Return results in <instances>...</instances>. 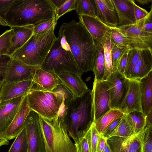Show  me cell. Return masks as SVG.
Here are the masks:
<instances>
[{"label": "cell", "instance_id": "6da1fadb", "mask_svg": "<svg viewBox=\"0 0 152 152\" xmlns=\"http://www.w3.org/2000/svg\"><path fill=\"white\" fill-rule=\"evenodd\" d=\"M64 107L58 117L62 120L75 143L80 141L94 122L92 91L82 96L64 101Z\"/></svg>", "mask_w": 152, "mask_h": 152}, {"label": "cell", "instance_id": "7a4b0ae2", "mask_svg": "<svg viewBox=\"0 0 152 152\" xmlns=\"http://www.w3.org/2000/svg\"><path fill=\"white\" fill-rule=\"evenodd\" d=\"M61 26L79 69L83 74L93 71L96 43L91 35L81 22L74 20Z\"/></svg>", "mask_w": 152, "mask_h": 152}, {"label": "cell", "instance_id": "3957f363", "mask_svg": "<svg viewBox=\"0 0 152 152\" xmlns=\"http://www.w3.org/2000/svg\"><path fill=\"white\" fill-rule=\"evenodd\" d=\"M56 26L33 34L23 46L12 55L11 58L25 64L40 67L57 38L54 33Z\"/></svg>", "mask_w": 152, "mask_h": 152}, {"label": "cell", "instance_id": "277c9868", "mask_svg": "<svg viewBox=\"0 0 152 152\" xmlns=\"http://www.w3.org/2000/svg\"><path fill=\"white\" fill-rule=\"evenodd\" d=\"M39 119L45 152H77L60 118L49 121L39 115Z\"/></svg>", "mask_w": 152, "mask_h": 152}, {"label": "cell", "instance_id": "5b68a950", "mask_svg": "<svg viewBox=\"0 0 152 152\" xmlns=\"http://www.w3.org/2000/svg\"><path fill=\"white\" fill-rule=\"evenodd\" d=\"M27 96L30 110L49 121L58 117L65 99L60 92L45 91L34 84Z\"/></svg>", "mask_w": 152, "mask_h": 152}, {"label": "cell", "instance_id": "8992f818", "mask_svg": "<svg viewBox=\"0 0 152 152\" xmlns=\"http://www.w3.org/2000/svg\"><path fill=\"white\" fill-rule=\"evenodd\" d=\"M40 68L57 75L66 72L83 74L77 67L71 51L64 49L57 38Z\"/></svg>", "mask_w": 152, "mask_h": 152}, {"label": "cell", "instance_id": "52a82bcc", "mask_svg": "<svg viewBox=\"0 0 152 152\" xmlns=\"http://www.w3.org/2000/svg\"><path fill=\"white\" fill-rule=\"evenodd\" d=\"M106 80L109 88L110 108L119 109L127 93L129 79L116 71L112 72Z\"/></svg>", "mask_w": 152, "mask_h": 152}, {"label": "cell", "instance_id": "ba28073f", "mask_svg": "<svg viewBox=\"0 0 152 152\" xmlns=\"http://www.w3.org/2000/svg\"><path fill=\"white\" fill-rule=\"evenodd\" d=\"M25 127L27 138L28 152H45L39 115L31 110L26 119Z\"/></svg>", "mask_w": 152, "mask_h": 152}, {"label": "cell", "instance_id": "9c48e42d", "mask_svg": "<svg viewBox=\"0 0 152 152\" xmlns=\"http://www.w3.org/2000/svg\"><path fill=\"white\" fill-rule=\"evenodd\" d=\"M145 128L139 133L126 137L112 136L107 139L111 152H142Z\"/></svg>", "mask_w": 152, "mask_h": 152}, {"label": "cell", "instance_id": "30bf717a", "mask_svg": "<svg viewBox=\"0 0 152 152\" xmlns=\"http://www.w3.org/2000/svg\"><path fill=\"white\" fill-rule=\"evenodd\" d=\"M92 91L94 122L110 109L109 86L106 80L94 77Z\"/></svg>", "mask_w": 152, "mask_h": 152}, {"label": "cell", "instance_id": "8fae6325", "mask_svg": "<svg viewBox=\"0 0 152 152\" xmlns=\"http://www.w3.org/2000/svg\"><path fill=\"white\" fill-rule=\"evenodd\" d=\"M40 67L22 64L11 57L8 62L5 81L14 82L33 80L36 70Z\"/></svg>", "mask_w": 152, "mask_h": 152}, {"label": "cell", "instance_id": "7c38bea8", "mask_svg": "<svg viewBox=\"0 0 152 152\" xmlns=\"http://www.w3.org/2000/svg\"><path fill=\"white\" fill-rule=\"evenodd\" d=\"M117 28L131 42V48L152 49V34L145 32L134 24L117 26Z\"/></svg>", "mask_w": 152, "mask_h": 152}, {"label": "cell", "instance_id": "4fadbf2b", "mask_svg": "<svg viewBox=\"0 0 152 152\" xmlns=\"http://www.w3.org/2000/svg\"><path fill=\"white\" fill-rule=\"evenodd\" d=\"M129 79L128 89L119 110L124 114L134 111L143 112L140 81Z\"/></svg>", "mask_w": 152, "mask_h": 152}, {"label": "cell", "instance_id": "5bb4252c", "mask_svg": "<svg viewBox=\"0 0 152 152\" xmlns=\"http://www.w3.org/2000/svg\"><path fill=\"white\" fill-rule=\"evenodd\" d=\"M25 96L0 101V134H3L18 112Z\"/></svg>", "mask_w": 152, "mask_h": 152}, {"label": "cell", "instance_id": "9a60e30c", "mask_svg": "<svg viewBox=\"0 0 152 152\" xmlns=\"http://www.w3.org/2000/svg\"><path fill=\"white\" fill-rule=\"evenodd\" d=\"M34 84L33 80L14 82L5 81L0 94V101L26 96Z\"/></svg>", "mask_w": 152, "mask_h": 152}, {"label": "cell", "instance_id": "2e32d148", "mask_svg": "<svg viewBox=\"0 0 152 152\" xmlns=\"http://www.w3.org/2000/svg\"><path fill=\"white\" fill-rule=\"evenodd\" d=\"M30 110L26 96L11 124L4 133L8 140L15 138L24 128L26 119Z\"/></svg>", "mask_w": 152, "mask_h": 152}, {"label": "cell", "instance_id": "e0dca14e", "mask_svg": "<svg viewBox=\"0 0 152 152\" xmlns=\"http://www.w3.org/2000/svg\"><path fill=\"white\" fill-rule=\"evenodd\" d=\"M57 75L61 83L72 93L73 98L83 96L89 89L82 78L81 75L66 72Z\"/></svg>", "mask_w": 152, "mask_h": 152}, {"label": "cell", "instance_id": "ac0fdd59", "mask_svg": "<svg viewBox=\"0 0 152 152\" xmlns=\"http://www.w3.org/2000/svg\"><path fill=\"white\" fill-rule=\"evenodd\" d=\"M96 7V17L110 28L118 25L117 15L112 0H95Z\"/></svg>", "mask_w": 152, "mask_h": 152}, {"label": "cell", "instance_id": "d6986e66", "mask_svg": "<svg viewBox=\"0 0 152 152\" xmlns=\"http://www.w3.org/2000/svg\"><path fill=\"white\" fill-rule=\"evenodd\" d=\"M79 21L88 30L94 41L102 43L110 28L102 23L96 17L85 15H79Z\"/></svg>", "mask_w": 152, "mask_h": 152}, {"label": "cell", "instance_id": "ffe728a7", "mask_svg": "<svg viewBox=\"0 0 152 152\" xmlns=\"http://www.w3.org/2000/svg\"><path fill=\"white\" fill-rule=\"evenodd\" d=\"M112 1L118 16V26L131 25L136 23L134 10V0Z\"/></svg>", "mask_w": 152, "mask_h": 152}, {"label": "cell", "instance_id": "44dd1931", "mask_svg": "<svg viewBox=\"0 0 152 152\" xmlns=\"http://www.w3.org/2000/svg\"><path fill=\"white\" fill-rule=\"evenodd\" d=\"M152 49L142 50L128 79L140 81L152 70Z\"/></svg>", "mask_w": 152, "mask_h": 152}, {"label": "cell", "instance_id": "7402d4cb", "mask_svg": "<svg viewBox=\"0 0 152 152\" xmlns=\"http://www.w3.org/2000/svg\"><path fill=\"white\" fill-rule=\"evenodd\" d=\"M34 28L32 25L10 27L13 29L14 34L7 55L11 56L26 43L33 34Z\"/></svg>", "mask_w": 152, "mask_h": 152}, {"label": "cell", "instance_id": "603a6c76", "mask_svg": "<svg viewBox=\"0 0 152 152\" xmlns=\"http://www.w3.org/2000/svg\"><path fill=\"white\" fill-rule=\"evenodd\" d=\"M33 80L38 87L49 91H52L61 82L56 74L40 67L36 70Z\"/></svg>", "mask_w": 152, "mask_h": 152}, {"label": "cell", "instance_id": "cb8c5ba5", "mask_svg": "<svg viewBox=\"0 0 152 152\" xmlns=\"http://www.w3.org/2000/svg\"><path fill=\"white\" fill-rule=\"evenodd\" d=\"M141 106L146 115L152 108V72L140 81Z\"/></svg>", "mask_w": 152, "mask_h": 152}, {"label": "cell", "instance_id": "d4e9b609", "mask_svg": "<svg viewBox=\"0 0 152 152\" xmlns=\"http://www.w3.org/2000/svg\"><path fill=\"white\" fill-rule=\"evenodd\" d=\"M125 114L119 109H110L94 122L96 129L100 134L115 120L122 118Z\"/></svg>", "mask_w": 152, "mask_h": 152}, {"label": "cell", "instance_id": "484cf974", "mask_svg": "<svg viewBox=\"0 0 152 152\" xmlns=\"http://www.w3.org/2000/svg\"><path fill=\"white\" fill-rule=\"evenodd\" d=\"M95 42L96 43V49L93 72L95 75V77L96 79L102 80L105 67L104 48L102 43L96 41Z\"/></svg>", "mask_w": 152, "mask_h": 152}, {"label": "cell", "instance_id": "4316f807", "mask_svg": "<svg viewBox=\"0 0 152 152\" xmlns=\"http://www.w3.org/2000/svg\"><path fill=\"white\" fill-rule=\"evenodd\" d=\"M109 31L106 35L103 41L101 43L104 48L105 62L104 74L102 80H106L113 71L111 51L114 45L110 37Z\"/></svg>", "mask_w": 152, "mask_h": 152}, {"label": "cell", "instance_id": "83f0119b", "mask_svg": "<svg viewBox=\"0 0 152 152\" xmlns=\"http://www.w3.org/2000/svg\"><path fill=\"white\" fill-rule=\"evenodd\" d=\"M125 114L135 134L139 133L145 129L146 115L143 112L134 111Z\"/></svg>", "mask_w": 152, "mask_h": 152}, {"label": "cell", "instance_id": "f1b7e54d", "mask_svg": "<svg viewBox=\"0 0 152 152\" xmlns=\"http://www.w3.org/2000/svg\"><path fill=\"white\" fill-rule=\"evenodd\" d=\"M75 10L79 15L96 17V7L95 0H77Z\"/></svg>", "mask_w": 152, "mask_h": 152}, {"label": "cell", "instance_id": "f546056e", "mask_svg": "<svg viewBox=\"0 0 152 152\" xmlns=\"http://www.w3.org/2000/svg\"><path fill=\"white\" fill-rule=\"evenodd\" d=\"M28 144L25 127L15 137L8 152H28Z\"/></svg>", "mask_w": 152, "mask_h": 152}, {"label": "cell", "instance_id": "4dcf8cb0", "mask_svg": "<svg viewBox=\"0 0 152 152\" xmlns=\"http://www.w3.org/2000/svg\"><path fill=\"white\" fill-rule=\"evenodd\" d=\"M109 35L115 45L122 48L130 47L131 42L130 39L123 34L116 27L110 28Z\"/></svg>", "mask_w": 152, "mask_h": 152}, {"label": "cell", "instance_id": "1f68e13d", "mask_svg": "<svg viewBox=\"0 0 152 152\" xmlns=\"http://www.w3.org/2000/svg\"><path fill=\"white\" fill-rule=\"evenodd\" d=\"M134 134H135L133 129L125 114L118 125L110 134L109 137L112 136L126 137Z\"/></svg>", "mask_w": 152, "mask_h": 152}, {"label": "cell", "instance_id": "d6a6232c", "mask_svg": "<svg viewBox=\"0 0 152 152\" xmlns=\"http://www.w3.org/2000/svg\"><path fill=\"white\" fill-rule=\"evenodd\" d=\"M142 50L136 48L129 49L128 53L124 75L129 78L132 69L138 60Z\"/></svg>", "mask_w": 152, "mask_h": 152}, {"label": "cell", "instance_id": "836d02e7", "mask_svg": "<svg viewBox=\"0 0 152 152\" xmlns=\"http://www.w3.org/2000/svg\"><path fill=\"white\" fill-rule=\"evenodd\" d=\"M14 34L13 29L10 28L0 35V56L7 55Z\"/></svg>", "mask_w": 152, "mask_h": 152}, {"label": "cell", "instance_id": "e575fe53", "mask_svg": "<svg viewBox=\"0 0 152 152\" xmlns=\"http://www.w3.org/2000/svg\"><path fill=\"white\" fill-rule=\"evenodd\" d=\"M99 135L95 128L94 122L84 135L87 139L90 152H97Z\"/></svg>", "mask_w": 152, "mask_h": 152}, {"label": "cell", "instance_id": "d590c367", "mask_svg": "<svg viewBox=\"0 0 152 152\" xmlns=\"http://www.w3.org/2000/svg\"><path fill=\"white\" fill-rule=\"evenodd\" d=\"M152 7L148 15L144 18L136 21V26L143 31L152 34Z\"/></svg>", "mask_w": 152, "mask_h": 152}, {"label": "cell", "instance_id": "8d00e7d4", "mask_svg": "<svg viewBox=\"0 0 152 152\" xmlns=\"http://www.w3.org/2000/svg\"><path fill=\"white\" fill-rule=\"evenodd\" d=\"M122 48L114 45L111 51L113 72L118 71L119 60L124 53L130 48Z\"/></svg>", "mask_w": 152, "mask_h": 152}, {"label": "cell", "instance_id": "74e56055", "mask_svg": "<svg viewBox=\"0 0 152 152\" xmlns=\"http://www.w3.org/2000/svg\"><path fill=\"white\" fill-rule=\"evenodd\" d=\"M77 0H66L58 9L56 10L55 19L57 22L59 18L65 13L75 10Z\"/></svg>", "mask_w": 152, "mask_h": 152}, {"label": "cell", "instance_id": "f35d334b", "mask_svg": "<svg viewBox=\"0 0 152 152\" xmlns=\"http://www.w3.org/2000/svg\"><path fill=\"white\" fill-rule=\"evenodd\" d=\"M11 57L7 55L0 56V94L5 81V76L7 64Z\"/></svg>", "mask_w": 152, "mask_h": 152}, {"label": "cell", "instance_id": "ab89813d", "mask_svg": "<svg viewBox=\"0 0 152 152\" xmlns=\"http://www.w3.org/2000/svg\"><path fill=\"white\" fill-rule=\"evenodd\" d=\"M142 145V152H152V127L146 126Z\"/></svg>", "mask_w": 152, "mask_h": 152}, {"label": "cell", "instance_id": "60d3db41", "mask_svg": "<svg viewBox=\"0 0 152 152\" xmlns=\"http://www.w3.org/2000/svg\"><path fill=\"white\" fill-rule=\"evenodd\" d=\"M56 24L55 18L41 23L34 26L33 34L47 31L53 26H56Z\"/></svg>", "mask_w": 152, "mask_h": 152}, {"label": "cell", "instance_id": "b9f144b4", "mask_svg": "<svg viewBox=\"0 0 152 152\" xmlns=\"http://www.w3.org/2000/svg\"><path fill=\"white\" fill-rule=\"evenodd\" d=\"M122 118H118L113 122L104 131L101 135L107 139L109 137L110 134L118 125Z\"/></svg>", "mask_w": 152, "mask_h": 152}, {"label": "cell", "instance_id": "7bdbcfd3", "mask_svg": "<svg viewBox=\"0 0 152 152\" xmlns=\"http://www.w3.org/2000/svg\"><path fill=\"white\" fill-rule=\"evenodd\" d=\"M75 145L77 152H90L87 139L85 136L80 141Z\"/></svg>", "mask_w": 152, "mask_h": 152}, {"label": "cell", "instance_id": "ee69618b", "mask_svg": "<svg viewBox=\"0 0 152 152\" xmlns=\"http://www.w3.org/2000/svg\"><path fill=\"white\" fill-rule=\"evenodd\" d=\"M130 48L126 50L121 56L119 61L118 71L124 75L128 51Z\"/></svg>", "mask_w": 152, "mask_h": 152}, {"label": "cell", "instance_id": "f6af8a7d", "mask_svg": "<svg viewBox=\"0 0 152 152\" xmlns=\"http://www.w3.org/2000/svg\"><path fill=\"white\" fill-rule=\"evenodd\" d=\"M134 6V15L136 21L144 18L148 14V12L146 10L140 7L135 2Z\"/></svg>", "mask_w": 152, "mask_h": 152}, {"label": "cell", "instance_id": "bcb514c9", "mask_svg": "<svg viewBox=\"0 0 152 152\" xmlns=\"http://www.w3.org/2000/svg\"><path fill=\"white\" fill-rule=\"evenodd\" d=\"M57 39L59 42L61 47L67 50L70 51L69 46L66 39L62 28L60 26Z\"/></svg>", "mask_w": 152, "mask_h": 152}, {"label": "cell", "instance_id": "7dc6e473", "mask_svg": "<svg viewBox=\"0 0 152 152\" xmlns=\"http://www.w3.org/2000/svg\"><path fill=\"white\" fill-rule=\"evenodd\" d=\"M107 140V138L104 137L102 135H99L97 145V152H102V151Z\"/></svg>", "mask_w": 152, "mask_h": 152}, {"label": "cell", "instance_id": "c3c4849f", "mask_svg": "<svg viewBox=\"0 0 152 152\" xmlns=\"http://www.w3.org/2000/svg\"><path fill=\"white\" fill-rule=\"evenodd\" d=\"M15 0H0V12L11 5Z\"/></svg>", "mask_w": 152, "mask_h": 152}, {"label": "cell", "instance_id": "681fc988", "mask_svg": "<svg viewBox=\"0 0 152 152\" xmlns=\"http://www.w3.org/2000/svg\"><path fill=\"white\" fill-rule=\"evenodd\" d=\"M146 126L152 127V108L150 109L149 111L146 115Z\"/></svg>", "mask_w": 152, "mask_h": 152}, {"label": "cell", "instance_id": "f907efd6", "mask_svg": "<svg viewBox=\"0 0 152 152\" xmlns=\"http://www.w3.org/2000/svg\"><path fill=\"white\" fill-rule=\"evenodd\" d=\"M55 6L56 10L59 8L66 0H50Z\"/></svg>", "mask_w": 152, "mask_h": 152}, {"label": "cell", "instance_id": "816d5d0a", "mask_svg": "<svg viewBox=\"0 0 152 152\" xmlns=\"http://www.w3.org/2000/svg\"><path fill=\"white\" fill-rule=\"evenodd\" d=\"M9 140L3 134H0V147L4 145H8Z\"/></svg>", "mask_w": 152, "mask_h": 152}, {"label": "cell", "instance_id": "f5cc1de1", "mask_svg": "<svg viewBox=\"0 0 152 152\" xmlns=\"http://www.w3.org/2000/svg\"><path fill=\"white\" fill-rule=\"evenodd\" d=\"M140 5H146L148 4L150 2H151L152 0H136Z\"/></svg>", "mask_w": 152, "mask_h": 152}, {"label": "cell", "instance_id": "db71d44e", "mask_svg": "<svg viewBox=\"0 0 152 152\" xmlns=\"http://www.w3.org/2000/svg\"><path fill=\"white\" fill-rule=\"evenodd\" d=\"M102 152H111L110 148L107 142V141L106 142L104 148Z\"/></svg>", "mask_w": 152, "mask_h": 152}]
</instances>
